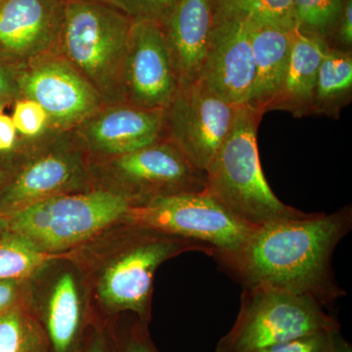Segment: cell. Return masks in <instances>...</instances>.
Returning a JSON list of instances; mask_svg holds the SVG:
<instances>
[{
    "instance_id": "cell-1",
    "label": "cell",
    "mask_w": 352,
    "mask_h": 352,
    "mask_svg": "<svg viewBox=\"0 0 352 352\" xmlns=\"http://www.w3.org/2000/svg\"><path fill=\"white\" fill-rule=\"evenodd\" d=\"M351 206L256 227L235 251L212 258L244 288L266 287L309 296L332 307L346 295L333 270V254L351 230Z\"/></svg>"
},
{
    "instance_id": "cell-2",
    "label": "cell",
    "mask_w": 352,
    "mask_h": 352,
    "mask_svg": "<svg viewBox=\"0 0 352 352\" xmlns=\"http://www.w3.org/2000/svg\"><path fill=\"white\" fill-rule=\"evenodd\" d=\"M263 113L241 106L228 135L207 168V191L250 226L302 217L280 201L264 176L258 147Z\"/></svg>"
},
{
    "instance_id": "cell-3",
    "label": "cell",
    "mask_w": 352,
    "mask_h": 352,
    "mask_svg": "<svg viewBox=\"0 0 352 352\" xmlns=\"http://www.w3.org/2000/svg\"><path fill=\"white\" fill-rule=\"evenodd\" d=\"M131 24L102 0H67L59 50L101 102L126 103L124 66Z\"/></svg>"
},
{
    "instance_id": "cell-4",
    "label": "cell",
    "mask_w": 352,
    "mask_h": 352,
    "mask_svg": "<svg viewBox=\"0 0 352 352\" xmlns=\"http://www.w3.org/2000/svg\"><path fill=\"white\" fill-rule=\"evenodd\" d=\"M309 296L266 287L244 288L235 323L217 352H256L308 333L339 331L340 324Z\"/></svg>"
},
{
    "instance_id": "cell-5",
    "label": "cell",
    "mask_w": 352,
    "mask_h": 352,
    "mask_svg": "<svg viewBox=\"0 0 352 352\" xmlns=\"http://www.w3.org/2000/svg\"><path fill=\"white\" fill-rule=\"evenodd\" d=\"M132 205L129 196L122 192L60 194L11 214L9 230L51 254L90 239L126 219Z\"/></svg>"
},
{
    "instance_id": "cell-6",
    "label": "cell",
    "mask_w": 352,
    "mask_h": 352,
    "mask_svg": "<svg viewBox=\"0 0 352 352\" xmlns=\"http://www.w3.org/2000/svg\"><path fill=\"white\" fill-rule=\"evenodd\" d=\"M124 219L131 226L207 245L214 250V256L235 251L254 229L231 214L207 190L132 205Z\"/></svg>"
},
{
    "instance_id": "cell-7",
    "label": "cell",
    "mask_w": 352,
    "mask_h": 352,
    "mask_svg": "<svg viewBox=\"0 0 352 352\" xmlns=\"http://www.w3.org/2000/svg\"><path fill=\"white\" fill-rule=\"evenodd\" d=\"M142 228V236L106 268L99 284V295L108 307L131 310L144 319L149 310L155 273L162 263L184 252L212 256L214 250L195 241Z\"/></svg>"
},
{
    "instance_id": "cell-8",
    "label": "cell",
    "mask_w": 352,
    "mask_h": 352,
    "mask_svg": "<svg viewBox=\"0 0 352 352\" xmlns=\"http://www.w3.org/2000/svg\"><path fill=\"white\" fill-rule=\"evenodd\" d=\"M238 109L201 80L180 85L163 110L162 138L207 170L228 135Z\"/></svg>"
},
{
    "instance_id": "cell-9",
    "label": "cell",
    "mask_w": 352,
    "mask_h": 352,
    "mask_svg": "<svg viewBox=\"0 0 352 352\" xmlns=\"http://www.w3.org/2000/svg\"><path fill=\"white\" fill-rule=\"evenodd\" d=\"M113 168L131 185L133 205L159 197L199 193L207 190V171L198 168L168 139L116 157Z\"/></svg>"
},
{
    "instance_id": "cell-10",
    "label": "cell",
    "mask_w": 352,
    "mask_h": 352,
    "mask_svg": "<svg viewBox=\"0 0 352 352\" xmlns=\"http://www.w3.org/2000/svg\"><path fill=\"white\" fill-rule=\"evenodd\" d=\"M21 98L36 102L58 127L82 124L101 100L90 83L65 59L41 58L19 69Z\"/></svg>"
},
{
    "instance_id": "cell-11",
    "label": "cell",
    "mask_w": 352,
    "mask_h": 352,
    "mask_svg": "<svg viewBox=\"0 0 352 352\" xmlns=\"http://www.w3.org/2000/svg\"><path fill=\"white\" fill-rule=\"evenodd\" d=\"M67 0H0V60L24 68L59 48Z\"/></svg>"
},
{
    "instance_id": "cell-12",
    "label": "cell",
    "mask_w": 352,
    "mask_h": 352,
    "mask_svg": "<svg viewBox=\"0 0 352 352\" xmlns=\"http://www.w3.org/2000/svg\"><path fill=\"white\" fill-rule=\"evenodd\" d=\"M177 87L162 25L151 21L132 22L124 66L126 104L164 110Z\"/></svg>"
},
{
    "instance_id": "cell-13",
    "label": "cell",
    "mask_w": 352,
    "mask_h": 352,
    "mask_svg": "<svg viewBox=\"0 0 352 352\" xmlns=\"http://www.w3.org/2000/svg\"><path fill=\"white\" fill-rule=\"evenodd\" d=\"M254 54L247 25L214 21L199 80L234 106L249 105L254 90Z\"/></svg>"
},
{
    "instance_id": "cell-14",
    "label": "cell",
    "mask_w": 352,
    "mask_h": 352,
    "mask_svg": "<svg viewBox=\"0 0 352 352\" xmlns=\"http://www.w3.org/2000/svg\"><path fill=\"white\" fill-rule=\"evenodd\" d=\"M82 168L75 154L51 151L13 173L0 189V214L8 217L28 206L65 194L82 178Z\"/></svg>"
},
{
    "instance_id": "cell-15",
    "label": "cell",
    "mask_w": 352,
    "mask_h": 352,
    "mask_svg": "<svg viewBox=\"0 0 352 352\" xmlns=\"http://www.w3.org/2000/svg\"><path fill=\"white\" fill-rule=\"evenodd\" d=\"M83 138L97 151L120 156L162 138L163 110L118 104L94 113L82 122Z\"/></svg>"
},
{
    "instance_id": "cell-16",
    "label": "cell",
    "mask_w": 352,
    "mask_h": 352,
    "mask_svg": "<svg viewBox=\"0 0 352 352\" xmlns=\"http://www.w3.org/2000/svg\"><path fill=\"white\" fill-rule=\"evenodd\" d=\"M212 25V0H180L162 25L178 87L199 80Z\"/></svg>"
},
{
    "instance_id": "cell-17",
    "label": "cell",
    "mask_w": 352,
    "mask_h": 352,
    "mask_svg": "<svg viewBox=\"0 0 352 352\" xmlns=\"http://www.w3.org/2000/svg\"><path fill=\"white\" fill-rule=\"evenodd\" d=\"M328 48L323 39L294 30L283 82L270 111H287L296 118L311 116L317 74Z\"/></svg>"
},
{
    "instance_id": "cell-18",
    "label": "cell",
    "mask_w": 352,
    "mask_h": 352,
    "mask_svg": "<svg viewBox=\"0 0 352 352\" xmlns=\"http://www.w3.org/2000/svg\"><path fill=\"white\" fill-rule=\"evenodd\" d=\"M254 59V90L250 107L263 113L270 111L286 72L293 31L266 25H245Z\"/></svg>"
},
{
    "instance_id": "cell-19",
    "label": "cell",
    "mask_w": 352,
    "mask_h": 352,
    "mask_svg": "<svg viewBox=\"0 0 352 352\" xmlns=\"http://www.w3.org/2000/svg\"><path fill=\"white\" fill-rule=\"evenodd\" d=\"M352 99V51L328 48L317 74L311 116L338 119Z\"/></svg>"
},
{
    "instance_id": "cell-20",
    "label": "cell",
    "mask_w": 352,
    "mask_h": 352,
    "mask_svg": "<svg viewBox=\"0 0 352 352\" xmlns=\"http://www.w3.org/2000/svg\"><path fill=\"white\" fill-rule=\"evenodd\" d=\"M82 305L74 277L65 273L51 293L46 327L55 352H69L80 330Z\"/></svg>"
},
{
    "instance_id": "cell-21",
    "label": "cell",
    "mask_w": 352,
    "mask_h": 352,
    "mask_svg": "<svg viewBox=\"0 0 352 352\" xmlns=\"http://www.w3.org/2000/svg\"><path fill=\"white\" fill-rule=\"evenodd\" d=\"M212 6L214 22L232 20L285 31H293L296 27L292 0H212Z\"/></svg>"
},
{
    "instance_id": "cell-22",
    "label": "cell",
    "mask_w": 352,
    "mask_h": 352,
    "mask_svg": "<svg viewBox=\"0 0 352 352\" xmlns=\"http://www.w3.org/2000/svg\"><path fill=\"white\" fill-rule=\"evenodd\" d=\"M56 258L39 250L29 240L9 232L0 239V280H23Z\"/></svg>"
},
{
    "instance_id": "cell-23",
    "label": "cell",
    "mask_w": 352,
    "mask_h": 352,
    "mask_svg": "<svg viewBox=\"0 0 352 352\" xmlns=\"http://www.w3.org/2000/svg\"><path fill=\"white\" fill-rule=\"evenodd\" d=\"M346 0H292L296 29L328 43ZM328 45V44H327Z\"/></svg>"
},
{
    "instance_id": "cell-24",
    "label": "cell",
    "mask_w": 352,
    "mask_h": 352,
    "mask_svg": "<svg viewBox=\"0 0 352 352\" xmlns=\"http://www.w3.org/2000/svg\"><path fill=\"white\" fill-rule=\"evenodd\" d=\"M41 349L38 329L19 305L0 314V352H41Z\"/></svg>"
},
{
    "instance_id": "cell-25",
    "label": "cell",
    "mask_w": 352,
    "mask_h": 352,
    "mask_svg": "<svg viewBox=\"0 0 352 352\" xmlns=\"http://www.w3.org/2000/svg\"><path fill=\"white\" fill-rule=\"evenodd\" d=\"M132 21H151L163 25L180 0H102Z\"/></svg>"
},
{
    "instance_id": "cell-26",
    "label": "cell",
    "mask_w": 352,
    "mask_h": 352,
    "mask_svg": "<svg viewBox=\"0 0 352 352\" xmlns=\"http://www.w3.org/2000/svg\"><path fill=\"white\" fill-rule=\"evenodd\" d=\"M12 120L16 131L28 138L41 135L50 124L47 113L36 102L20 98L16 101Z\"/></svg>"
},
{
    "instance_id": "cell-27",
    "label": "cell",
    "mask_w": 352,
    "mask_h": 352,
    "mask_svg": "<svg viewBox=\"0 0 352 352\" xmlns=\"http://www.w3.org/2000/svg\"><path fill=\"white\" fill-rule=\"evenodd\" d=\"M339 331L308 333L256 352H335V333Z\"/></svg>"
},
{
    "instance_id": "cell-28",
    "label": "cell",
    "mask_w": 352,
    "mask_h": 352,
    "mask_svg": "<svg viewBox=\"0 0 352 352\" xmlns=\"http://www.w3.org/2000/svg\"><path fill=\"white\" fill-rule=\"evenodd\" d=\"M329 48L352 51V0H346L332 36L328 41Z\"/></svg>"
},
{
    "instance_id": "cell-29",
    "label": "cell",
    "mask_w": 352,
    "mask_h": 352,
    "mask_svg": "<svg viewBox=\"0 0 352 352\" xmlns=\"http://www.w3.org/2000/svg\"><path fill=\"white\" fill-rule=\"evenodd\" d=\"M19 69L0 60V102L7 104L21 98L18 85Z\"/></svg>"
},
{
    "instance_id": "cell-30",
    "label": "cell",
    "mask_w": 352,
    "mask_h": 352,
    "mask_svg": "<svg viewBox=\"0 0 352 352\" xmlns=\"http://www.w3.org/2000/svg\"><path fill=\"white\" fill-rule=\"evenodd\" d=\"M17 139V131L12 118L3 112L0 113V155L12 151Z\"/></svg>"
},
{
    "instance_id": "cell-31",
    "label": "cell",
    "mask_w": 352,
    "mask_h": 352,
    "mask_svg": "<svg viewBox=\"0 0 352 352\" xmlns=\"http://www.w3.org/2000/svg\"><path fill=\"white\" fill-rule=\"evenodd\" d=\"M20 280H0V314L18 305Z\"/></svg>"
},
{
    "instance_id": "cell-32",
    "label": "cell",
    "mask_w": 352,
    "mask_h": 352,
    "mask_svg": "<svg viewBox=\"0 0 352 352\" xmlns=\"http://www.w3.org/2000/svg\"><path fill=\"white\" fill-rule=\"evenodd\" d=\"M124 352H156L151 346L143 339H133L127 344L126 351Z\"/></svg>"
},
{
    "instance_id": "cell-33",
    "label": "cell",
    "mask_w": 352,
    "mask_h": 352,
    "mask_svg": "<svg viewBox=\"0 0 352 352\" xmlns=\"http://www.w3.org/2000/svg\"><path fill=\"white\" fill-rule=\"evenodd\" d=\"M335 352H352L351 344L342 337L340 331L335 333Z\"/></svg>"
},
{
    "instance_id": "cell-34",
    "label": "cell",
    "mask_w": 352,
    "mask_h": 352,
    "mask_svg": "<svg viewBox=\"0 0 352 352\" xmlns=\"http://www.w3.org/2000/svg\"><path fill=\"white\" fill-rule=\"evenodd\" d=\"M12 175L11 168H9L8 164L3 160H0V189L8 182Z\"/></svg>"
},
{
    "instance_id": "cell-35",
    "label": "cell",
    "mask_w": 352,
    "mask_h": 352,
    "mask_svg": "<svg viewBox=\"0 0 352 352\" xmlns=\"http://www.w3.org/2000/svg\"><path fill=\"white\" fill-rule=\"evenodd\" d=\"M9 232L10 230H9L8 217L0 214V239H2Z\"/></svg>"
},
{
    "instance_id": "cell-36",
    "label": "cell",
    "mask_w": 352,
    "mask_h": 352,
    "mask_svg": "<svg viewBox=\"0 0 352 352\" xmlns=\"http://www.w3.org/2000/svg\"><path fill=\"white\" fill-rule=\"evenodd\" d=\"M88 352H106L103 342L100 340H95Z\"/></svg>"
}]
</instances>
